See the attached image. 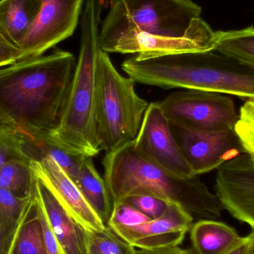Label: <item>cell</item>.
<instances>
[{
  "label": "cell",
  "instance_id": "cell-1",
  "mask_svg": "<svg viewBox=\"0 0 254 254\" xmlns=\"http://www.w3.org/2000/svg\"><path fill=\"white\" fill-rule=\"evenodd\" d=\"M74 55L56 49L0 67V129L36 143L56 128L75 69Z\"/></svg>",
  "mask_w": 254,
  "mask_h": 254
},
{
  "label": "cell",
  "instance_id": "cell-2",
  "mask_svg": "<svg viewBox=\"0 0 254 254\" xmlns=\"http://www.w3.org/2000/svg\"><path fill=\"white\" fill-rule=\"evenodd\" d=\"M122 67L128 77L141 84L254 100V68L216 51L158 57L133 55L124 61Z\"/></svg>",
  "mask_w": 254,
  "mask_h": 254
},
{
  "label": "cell",
  "instance_id": "cell-3",
  "mask_svg": "<svg viewBox=\"0 0 254 254\" xmlns=\"http://www.w3.org/2000/svg\"><path fill=\"white\" fill-rule=\"evenodd\" d=\"M102 0H86L80 18V52L66 100L49 139L77 156L94 157L101 151L97 132V65Z\"/></svg>",
  "mask_w": 254,
  "mask_h": 254
},
{
  "label": "cell",
  "instance_id": "cell-4",
  "mask_svg": "<svg viewBox=\"0 0 254 254\" xmlns=\"http://www.w3.org/2000/svg\"><path fill=\"white\" fill-rule=\"evenodd\" d=\"M104 179L113 204L127 197L148 195L179 204L191 216L213 219L221 216L223 205L197 176L182 179L140 156L132 142L106 153Z\"/></svg>",
  "mask_w": 254,
  "mask_h": 254
},
{
  "label": "cell",
  "instance_id": "cell-5",
  "mask_svg": "<svg viewBox=\"0 0 254 254\" xmlns=\"http://www.w3.org/2000/svg\"><path fill=\"white\" fill-rule=\"evenodd\" d=\"M135 82L120 74L109 54L100 50L97 65V132L101 151L113 152L132 142L149 103L135 90Z\"/></svg>",
  "mask_w": 254,
  "mask_h": 254
},
{
  "label": "cell",
  "instance_id": "cell-6",
  "mask_svg": "<svg viewBox=\"0 0 254 254\" xmlns=\"http://www.w3.org/2000/svg\"><path fill=\"white\" fill-rule=\"evenodd\" d=\"M100 28L99 44L104 51L131 31L164 36H183L202 9L192 0H113Z\"/></svg>",
  "mask_w": 254,
  "mask_h": 254
},
{
  "label": "cell",
  "instance_id": "cell-7",
  "mask_svg": "<svg viewBox=\"0 0 254 254\" xmlns=\"http://www.w3.org/2000/svg\"><path fill=\"white\" fill-rule=\"evenodd\" d=\"M158 104L170 124L191 129H234L239 119L233 99L218 92L185 89Z\"/></svg>",
  "mask_w": 254,
  "mask_h": 254
},
{
  "label": "cell",
  "instance_id": "cell-8",
  "mask_svg": "<svg viewBox=\"0 0 254 254\" xmlns=\"http://www.w3.org/2000/svg\"><path fill=\"white\" fill-rule=\"evenodd\" d=\"M132 144L140 156L171 174L182 179L195 177L158 102L148 106Z\"/></svg>",
  "mask_w": 254,
  "mask_h": 254
},
{
  "label": "cell",
  "instance_id": "cell-9",
  "mask_svg": "<svg viewBox=\"0 0 254 254\" xmlns=\"http://www.w3.org/2000/svg\"><path fill=\"white\" fill-rule=\"evenodd\" d=\"M216 31L202 18L195 19L183 36H164L131 31L108 46L107 53L158 57L188 52L214 51Z\"/></svg>",
  "mask_w": 254,
  "mask_h": 254
},
{
  "label": "cell",
  "instance_id": "cell-10",
  "mask_svg": "<svg viewBox=\"0 0 254 254\" xmlns=\"http://www.w3.org/2000/svg\"><path fill=\"white\" fill-rule=\"evenodd\" d=\"M84 0H43L40 11L18 43L23 58H37L72 36Z\"/></svg>",
  "mask_w": 254,
  "mask_h": 254
},
{
  "label": "cell",
  "instance_id": "cell-11",
  "mask_svg": "<svg viewBox=\"0 0 254 254\" xmlns=\"http://www.w3.org/2000/svg\"><path fill=\"white\" fill-rule=\"evenodd\" d=\"M170 127L195 176L218 169L227 161L246 153L234 128L201 131L172 124Z\"/></svg>",
  "mask_w": 254,
  "mask_h": 254
},
{
  "label": "cell",
  "instance_id": "cell-12",
  "mask_svg": "<svg viewBox=\"0 0 254 254\" xmlns=\"http://www.w3.org/2000/svg\"><path fill=\"white\" fill-rule=\"evenodd\" d=\"M216 194L224 209L254 230V161L246 153L218 168Z\"/></svg>",
  "mask_w": 254,
  "mask_h": 254
},
{
  "label": "cell",
  "instance_id": "cell-13",
  "mask_svg": "<svg viewBox=\"0 0 254 254\" xmlns=\"http://www.w3.org/2000/svg\"><path fill=\"white\" fill-rule=\"evenodd\" d=\"M30 167L49 187L64 209L86 231L101 232L107 228L88 204L78 187L52 158L43 157L31 160Z\"/></svg>",
  "mask_w": 254,
  "mask_h": 254
},
{
  "label": "cell",
  "instance_id": "cell-14",
  "mask_svg": "<svg viewBox=\"0 0 254 254\" xmlns=\"http://www.w3.org/2000/svg\"><path fill=\"white\" fill-rule=\"evenodd\" d=\"M193 217L182 206L170 203L161 217L131 228L113 230L134 248L152 249L182 244Z\"/></svg>",
  "mask_w": 254,
  "mask_h": 254
},
{
  "label": "cell",
  "instance_id": "cell-15",
  "mask_svg": "<svg viewBox=\"0 0 254 254\" xmlns=\"http://www.w3.org/2000/svg\"><path fill=\"white\" fill-rule=\"evenodd\" d=\"M33 173L40 205L64 254H88V231L64 209L46 183Z\"/></svg>",
  "mask_w": 254,
  "mask_h": 254
},
{
  "label": "cell",
  "instance_id": "cell-16",
  "mask_svg": "<svg viewBox=\"0 0 254 254\" xmlns=\"http://www.w3.org/2000/svg\"><path fill=\"white\" fill-rule=\"evenodd\" d=\"M190 231L195 254H226L243 239L232 227L213 219L198 221Z\"/></svg>",
  "mask_w": 254,
  "mask_h": 254
},
{
  "label": "cell",
  "instance_id": "cell-17",
  "mask_svg": "<svg viewBox=\"0 0 254 254\" xmlns=\"http://www.w3.org/2000/svg\"><path fill=\"white\" fill-rule=\"evenodd\" d=\"M9 254H46L39 216L35 182L31 196L10 240Z\"/></svg>",
  "mask_w": 254,
  "mask_h": 254
},
{
  "label": "cell",
  "instance_id": "cell-18",
  "mask_svg": "<svg viewBox=\"0 0 254 254\" xmlns=\"http://www.w3.org/2000/svg\"><path fill=\"white\" fill-rule=\"evenodd\" d=\"M42 1L0 0V34L9 44L18 48L19 40L37 17Z\"/></svg>",
  "mask_w": 254,
  "mask_h": 254
},
{
  "label": "cell",
  "instance_id": "cell-19",
  "mask_svg": "<svg viewBox=\"0 0 254 254\" xmlns=\"http://www.w3.org/2000/svg\"><path fill=\"white\" fill-rule=\"evenodd\" d=\"M75 184L88 204L104 225L108 226L113 201L105 179L95 168L92 157L83 158Z\"/></svg>",
  "mask_w": 254,
  "mask_h": 254
},
{
  "label": "cell",
  "instance_id": "cell-20",
  "mask_svg": "<svg viewBox=\"0 0 254 254\" xmlns=\"http://www.w3.org/2000/svg\"><path fill=\"white\" fill-rule=\"evenodd\" d=\"M214 51L254 68V27L216 31Z\"/></svg>",
  "mask_w": 254,
  "mask_h": 254
},
{
  "label": "cell",
  "instance_id": "cell-21",
  "mask_svg": "<svg viewBox=\"0 0 254 254\" xmlns=\"http://www.w3.org/2000/svg\"><path fill=\"white\" fill-rule=\"evenodd\" d=\"M34 182L30 161L13 160L0 167V188L20 198H28L31 195Z\"/></svg>",
  "mask_w": 254,
  "mask_h": 254
},
{
  "label": "cell",
  "instance_id": "cell-22",
  "mask_svg": "<svg viewBox=\"0 0 254 254\" xmlns=\"http://www.w3.org/2000/svg\"><path fill=\"white\" fill-rule=\"evenodd\" d=\"M30 196L20 198L13 192L0 188V225L4 235L10 241Z\"/></svg>",
  "mask_w": 254,
  "mask_h": 254
},
{
  "label": "cell",
  "instance_id": "cell-23",
  "mask_svg": "<svg viewBox=\"0 0 254 254\" xmlns=\"http://www.w3.org/2000/svg\"><path fill=\"white\" fill-rule=\"evenodd\" d=\"M134 250L110 227L101 232H88V254H134Z\"/></svg>",
  "mask_w": 254,
  "mask_h": 254
},
{
  "label": "cell",
  "instance_id": "cell-24",
  "mask_svg": "<svg viewBox=\"0 0 254 254\" xmlns=\"http://www.w3.org/2000/svg\"><path fill=\"white\" fill-rule=\"evenodd\" d=\"M152 220L146 215L125 201L113 204L108 226L112 229L131 228Z\"/></svg>",
  "mask_w": 254,
  "mask_h": 254
},
{
  "label": "cell",
  "instance_id": "cell-25",
  "mask_svg": "<svg viewBox=\"0 0 254 254\" xmlns=\"http://www.w3.org/2000/svg\"><path fill=\"white\" fill-rule=\"evenodd\" d=\"M26 142L19 136L0 129V167L13 160L31 161L25 149Z\"/></svg>",
  "mask_w": 254,
  "mask_h": 254
},
{
  "label": "cell",
  "instance_id": "cell-26",
  "mask_svg": "<svg viewBox=\"0 0 254 254\" xmlns=\"http://www.w3.org/2000/svg\"><path fill=\"white\" fill-rule=\"evenodd\" d=\"M122 201L135 207L152 220L162 216L170 204L165 200L148 195H131Z\"/></svg>",
  "mask_w": 254,
  "mask_h": 254
},
{
  "label": "cell",
  "instance_id": "cell-27",
  "mask_svg": "<svg viewBox=\"0 0 254 254\" xmlns=\"http://www.w3.org/2000/svg\"><path fill=\"white\" fill-rule=\"evenodd\" d=\"M234 130L239 137H248L254 140V100L246 101L240 109Z\"/></svg>",
  "mask_w": 254,
  "mask_h": 254
},
{
  "label": "cell",
  "instance_id": "cell-28",
  "mask_svg": "<svg viewBox=\"0 0 254 254\" xmlns=\"http://www.w3.org/2000/svg\"><path fill=\"white\" fill-rule=\"evenodd\" d=\"M22 58V51L9 44L0 34V67L13 64Z\"/></svg>",
  "mask_w": 254,
  "mask_h": 254
},
{
  "label": "cell",
  "instance_id": "cell-29",
  "mask_svg": "<svg viewBox=\"0 0 254 254\" xmlns=\"http://www.w3.org/2000/svg\"><path fill=\"white\" fill-rule=\"evenodd\" d=\"M134 254H195L192 249H182L179 246H167L152 249L134 250Z\"/></svg>",
  "mask_w": 254,
  "mask_h": 254
},
{
  "label": "cell",
  "instance_id": "cell-30",
  "mask_svg": "<svg viewBox=\"0 0 254 254\" xmlns=\"http://www.w3.org/2000/svg\"><path fill=\"white\" fill-rule=\"evenodd\" d=\"M226 254H254V230Z\"/></svg>",
  "mask_w": 254,
  "mask_h": 254
},
{
  "label": "cell",
  "instance_id": "cell-31",
  "mask_svg": "<svg viewBox=\"0 0 254 254\" xmlns=\"http://www.w3.org/2000/svg\"><path fill=\"white\" fill-rule=\"evenodd\" d=\"M239 138L241 141L246 153L249 155L254 161V140L244 137H239Z\"/></svg>",
  "mask_w": 254,
  "mask_h": 254
},
{
  "label": "cell",
  "instance_id": "cell-32",
  "mask_svg": "<svg viewBox=\"0 0 254 254\" xmlns=\"http://www.w3.org/2000/svg\"><path fill=\"white\" fill-rule=\"evenodd\" d=\"M10 241L4 235L0 225V254H10Z\"/></svg>",
  "mask_w": 254,
  "mask_h": 254
},
{
  "label": "cell",
  "instance_id": "cell-33",
  "mask_svg": "<svg viewBox=\"0 0 254 254\" xmlns=\"http://www.w3.org/2000/svg\"><path fill=\"white\" fill-rule=\"evenodd\" d=\"M113 1V0H110V1Z\"/></svg>",
  "mask_w": 254,
  "mask_h": 254
}]
</instances>
